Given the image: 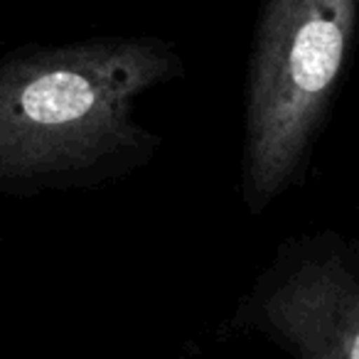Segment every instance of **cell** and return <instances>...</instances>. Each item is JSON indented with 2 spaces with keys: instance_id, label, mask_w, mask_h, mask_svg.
<instances>
[{
  "instance_id": "cell-1",
  "label": "cell",
  "mask_w": 359,
  "mask_h": 359,
  "mask_svg": "<svg viewBox=\"0 0 359 359\" xmlns=\"http://www.w3.org/2000/svg\"><path fill=\"white\" fill-rule=\"evenodd\" d=\"M182 72V57L160 37L109 35L3 55L0 197L89 190L138 172L163 145L140 123L138 104Z\"/></svg>"
},
{
  "instance_id": "cell-2",
  "label": "cell",
  "mask_w": 359,
  "mask_h": 359,
  "mask_svg": "<svg viewBox=\"0 0 359 359\" xmlns=\"http://www.w3.org/2000/svg\"><path fill=\"white\" fill-rule=\"evenodd\" d=\"M359 0H264L251 45L241 200L266 212L298 182L337 94Z\"/></svg>"
},
{
  "instance_id": "cell-3",
  "label": "cell",
  "mask_w": 359,
  "mask_h": 359,
  "mask_svg": "<svg viewBox=\"0 0 359 359\" xmlns=\"http://www.w3.org/2000/svg\"><path fill=\"white\" fill-rule=\"evenodd\" d=\"M226 330L290 359H359V249L334 231L283 241Z\"/></svg>"
}]
</instances>
